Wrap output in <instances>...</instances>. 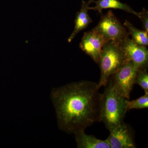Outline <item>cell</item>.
<instances>
[{
	"instance_id": "30bf717a",
	"label": "cell",
	"mask_w": 148,
	"mask_h": 148,
	"mask_svg": "<svg viewBox=\"0 0 148 148\" xmlns=\"http://www.w3.org/2000/svg\"><path fill=\"white\" fill-rule=\"evenodd\" d=\"M78 148H110L106 140H100L95 136L87 135L84 130L74 132Z\"/></svg>"
},
{
	"instance_id": "52a82bcc",
	"label": "cell",
	"mask_w": 148,
	"mask_h": 148,
	"mask_svg": "<svg viewBox=\"0 0 148 148\" xmlns=\"http://www.w3.org/2000/svg\"><path fill=\"white\" fill-rule=\"evenodd\" d=\"M110 131L106 140L110 148H136L133 130L124 122Z\"/></svg>"
},
{
	"instance_id": "3957f363",
	"label": "cell",
	"mask_w": 148,
	"mask_h": 148,
	"mask_svg": "<svg viewBox=\"0 0 148 148\" xmlns=\"http://www.w3.org/2000/svg\"><path fill=\"white\" fill-rule=\"evenodd\" d=\"M126 61L119 44L112 41L106 42L102 49L98 63L101 71L98 83L99 88L106 86L111 76Z\"/></svg>"
},
{
	"instance_id": "9a60e30c",
	"label": "cell",
	"mask_w": 148,
	"mask_h": 148,
	"mask_svg": "<svg viewBox=\"0 0 148 148\" xmlns=\"http://www.w3.org/2000/svg\"><path fill=\"white\" fill-rule=\"evenodd\" d=\"M139 13V17L143 24L144 30L148 33V11L146 9L143 8L142 11Z\"/></svg>"
},
{
	"instance_id": "8fae6325",
	"label": "cell",
	"mask_w": 148,
	"mask_h": 148,
	"mask_svg": "<svg viewBox=\"0 0 148 148\" xmlns=\"http://www.w3.org/2000/svg\"><path fill=\"white\" fill-rule=\"evenodd\" d=\"M95 3V6L89 7V10L97 11L99 13L102 14L103 9L108 8L119 9L125 11L128 13L139 16V13L131 8L126 3H124L119 0H93V2Z\"/></svg>"
},
{
	"instance_id": "8992f818",
	"label": "cell",
	"mask_w": 148,
	"mask_h": 148,
	"mask_svg": "<svg viewBox=\"0 0 148 148\" xmlns=\"http://www.w3.org/2000/svg\"><path fill=\"white\" fill-rule=\"evenodd\" d=\"M119 45L127 61L133 62L138 69H147L148 50L147 47L140 45L127 37Z\"/></svg>"
},
{
	"instance_id": "4fadbf2b",
	"label": "cell",
	"mask_w": 148,
	"mask_h": 148,
	"mask_svg": "<svg viewBox=\"0 0 148 148\" xmlns=\"http://www.w3.org/2000/svg\"><path fill=\"white\" fill-rule=\"evenodd\" d=\"M148 108V92L136 100L126 101V108L127 111L132 109L147 108Z\"/></svg>"
},
{
	"instance_id": "7a4b0ae2",
	"label": "cell",
	"mask_w": 148,
	"mask_h": 148,
	"mask_svg": "<svg viewBox=\"0 0 148 148\" xmlns=\"http://www.w3.org/2000/svg\"><path fill=\"white\" fill-rule=\"evenodd\" d=\"M101 93L100 122H103L109 131L123 122L127 112V99L119 94L110 82H108Z\"/></svg>"
},
{
	"instance_id": "5b68a950",
	"label": "cell",
	"mask_w": 148,
	"mask_h": 148,
	"mask_svg": "<svg viewBox=\"0 0 148 148\" xmlns=\"http://www.w3.org/2000/svg\"><path fill=\"white\" fill-rule=\"evenodd\" d=\"M138 69L131 61H126L109 79L117 92L127 100L135 84Z\"/></svg>"
},
{
	"instance_id": "5bb4252c",
	"label": "cell",
	"mask_w": 148,
	"mask_h": 148,
	"mask_svg": "<svg viewBox=\"0 0 148 148\" xmlns=\"http://www.w3.org/2000/svg\"><path fill=\"white\" fill-rule=\"evenodd\" d=\"M135 84L140 86L145 92H148L147 69H138L135 79Z\"/></svg>"
},
{
	"instance_id": "ba28073f",
	"label": "cell",
	"mask_w": 148,
	"mask_h": 148,
	"mask_svg": "<svg viewBox=\"0 0 148 148\" xmlns=\"http://www.w3.org/2000/svg\"><path fill=\"white\" fill-rule=\"evenodd\" d=\"M108 41L95 29L84 33L80 48L98 64L102 49Z\"/></svg>"
},
{
	"instance_id": "6da1fadb",
	"label": "cell",
	"mask_w": 148,
	"mask_h": 148,
	"mask_svg": "<svg viewBox=\"0 0 148 148\" xmlns=\"http://www.w3.org/2000/svg\"><path fill=\"white\" fill-rule=\"evenodd\" d=\"M100 88L97 83L83 80L52 89L51 98L60 130L74 133L100 122Z\"/></svg>"
},
{
	"instance_id": "7c38bea8",
	"label": "cell",
	"mask_w": 148,
	"mask_h": 148,
	"mask_svg": "<svg viewBox=\"0 0 148 148\" xmlns=\"http://www.w3.org/2000/svg\"><path fill=\"white\" fill-rule=\"evenodd\" d=\"M124 26L128 30V34L132 37V40L140 45L147 46L148 45V33L145 30L137 29L128 20L124 21Z\"/></svg>"
},
{
	"instance_id": "9c48e42d",
	"label": "cell",
	"mask_w": 148,
	"mask_h": 148,
	"mask_svg": "<svg viewBox=\"0 0 148 148\" xmlns=\"http://www.w3.org/2000/svg\"><path fill=\"white\" fill-rule=\"evenodd\" d=\"M93 1L88 0V1H82L80 9L77 12L76 15L73 31L68 39L69 42H71L79 32L85 29L92 22L91 17L88 14V11L90 7L89 5L93 2Z\"/></svg>"
},
{
	"instance_id": "277c9868",
	"label": "cell",
	"mask_w": 148,
	"mask_h": 148,
	"mask_svg": "<svg viewBox=\"0 0 148 148\" xmlns=\"http://www.w3.org/2000/svg\"><path fill=\"white\" fill-rule=\"evenodd\" d=\"M107 41H112L119 44L129 34L125 27L112 10H109L101 16L100 21L94 28Z\"/></svg>"
}]
</instances>
